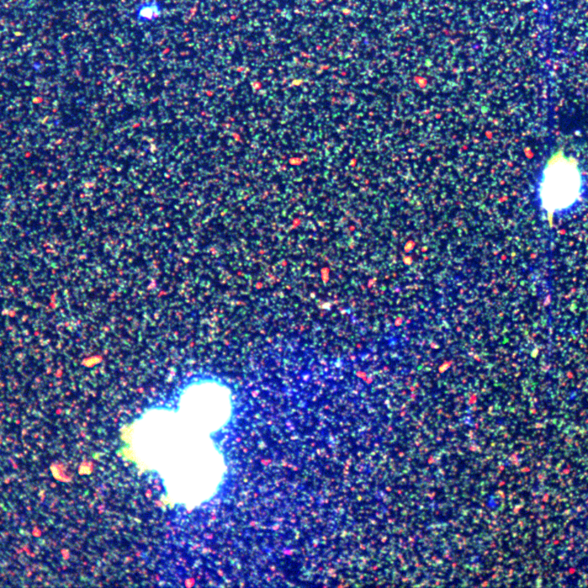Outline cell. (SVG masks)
Returning <instances> with one entry per match:
<instances>
[{
  "instance_id": "6da1fadb",
  "label": "cell",
  "mask_w": 588,
  "mask_h": 588,
  "mask_svg": "<svg viewBox=\"0 0 588 588\" xmlns=\"http://www.w3.org/2000/svg\"><path fill=\"white\" fill-rule=\"evenodd\" d=\"M585 193V182L573 158L556 154L548 162L540 183L539 195L543 209L550 218L574 210Z\"/></svg>"
},
{
  "instance_id": "7a4b0ae2",
  "label": "cell",
  "mask_w": 588,
  "mask_h": 588,
  "mask_svg": "<svg viewBox=\"0 0 588 588\" xmlns=\"http://www.w3.org/2000/svg\"><path fill=\"white\" fill-rule=\"evenodd\" d=\"M163 11L161 0H142L134 9V18L139 25H149L156 23Z\"/></svg>"
}]
</instances>
